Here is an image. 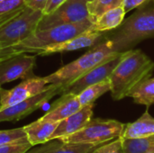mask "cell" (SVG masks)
<instances>
[{"label": "cell", "mask_w": 154, "mask_h": 153, "mask_svg": "<svg viewBox=\"0 0 154 153\" xmlns=\"http://www.w3.org/2000/svg\"><path fill=\"white\" fill-rule=\"evenodd\" d=\"M121 53L113 50L109 41L102 39L81 57L44 78L49 84L59 85L63 88L92 69L118 57Z\"/></svg>", "instance_id": "obj_3"}, {"label": "cell", "mask_w": 154, "mask_h": 153, "mask_svg": "<svg viewBox=\"0 0 154 153\" xmlns=\"http://www.w3.org/2000/svg\"><path fill=\"white\" fill-rule=\"evenodd\" d=\"M102 37H103V32L94 31L90 27L88 30L83 32L82 33L75 36L72 39H69L66 41H63L52 47H49V48H46L44 50L38 51L36 55L46 56V55H51L53 53L71 51V50H76L82 49V48H86V47H90L99 42L102 40Z\"/></svg>", "instance_id": "obj_12"}, {"label": "cell", "mask_w": 154, "mask_h": 153, "mask_svg": "<svg viewBox=\"0 0 154 153\" xmlns=\"http://www.w3.org/2000/svg\"><path fill=\"white\" fill-rule=\"evenodd\" d=\"M125 11L123 5L108 10L103 14L91 26V29L97 32H109L117 28L125 20Z\"/></svg>", "instance_id": "obj_18"}, {"label": "cell", "mask_w": 154, "mask_h": 153, "mask_svg": "<svg viewBox=\"0 0 154 153\" xmlns=\"http://www.w3.org/2000/svg\"><path fill=\"white\" fill-rule=\"evenodd\" d=\"M93 24L90 18L79 23H66L45 30H36L26 39L12 45L15 53H37L38 51L66 41L88 30Z\"/></svg>", "instance_id": "obj_4"}, {"label": "cell", "mask_w": 154, "mask_h": 153, "mask_svg": "<svg viewBox=\"0 0 154 153\" xmlns=\"http://www.w3.org/2000/svg\"><path fill=\"white\" fill-rule=\"evenodd\" d=\"M35 63L36 56L25 52L0 58V86L19 78L24 80L34 77Z\"/></svg>", "instance_id": "obj_9"}, {"label": "cell", "mask_w": 154, "mask_h": 153, "mask_svg": "<svg viewBox=\"0 0 154 153\" xmlns=\"http://www.w3.org/2000/svg\"><path fill=\"white\" fill-rule=\"evenodd\" d=\"M122 53L110 60H107L96 68L92 69L90 71L86 73L85 75L79 78L77 80L73 81L69 85L64 87L62 88L61 94H71V95H79L82 90L87 88L88 87L97 84L98 82H101L103 80L108 79L112 71L119 62L121 59Z\"/></svg>", "instance_id": "obj_11"}, {"label": "cell", "mask_w": 154, "mask_h": 153, "mask_svg": "<svg viewBox=\"0 0 154 153\" xmlns=\"http://www.w3.org/2000/svg\"><path fill=\"white\" fill-rule=\"evenodd\" d=\"M101 145L102 144L64 142L54 139L43 143L38 148L32 149V147L26 153H95Z\"/></svg>", "instance_id": "obj_15"}, {"label": "cell", "mask_w": 154, "mask_h": 153, "mask_svg": "<svg viewBox=\"0 0 154 153\" xmlns=\"http://www.w3.org/2000/svg\"><path fill=\"white\" fill-rule=\"evenodd\" d=\"M124 0H91L87 2V8L89 17L93 23L106 12L119 5H122Z\"/></svg>", "instance_id": "obj_21"}, {"label": "cell", "mask_w": 154, "mask_h": 153, "mask_svg": "<svg viewBox=\"0 0 154 153\" xmlns=\"http://www.w3.org/2000/svg\"><path fill=\"white\" fill-rule=\"evenodd\" d=\"M32 147L28 140H23L0 145V153H26Z\"/></svg>", "instance_id": "obj_24"}, {"label": "cell", "mask_w": 154, "mask_h": 153, "mask_svg": "<svg viewBox=\"0 0 154 153\" xmlns=\"http://www.w3.org/2000/svg\"><path fill=\"white\" fill-rule=\"evenodd\" d=\"M2 90H3V87H0V103H1V98H2Z\"/></svg>", "instance_id": "obj_32"}, {"label": "cell", "mask_w": 154, "mask_h": 153, "mask_svg": "<svg viewBox=\"0 0 154 153\" xmlns=\"http://www.w3.org/2000/svg\"><path fill=\"white\" fill-rule=\"evenodd\" d=\"M152 1H154V0H124L123 6H124L125 13H127L140 6H143Z\"/></svg>", "instance_id": "obj_27"}, {"label": "cell", "mask_w": 154, "mask_h": 153, "mask_svg": "<svg viewBox=\"0 0 154 153\" xmlns=\"http://www.w3.org/2000/svg\"><path fill=\"white\" fill-rule=\"evenodd\" d=\"M14 53L15 52H14L12 45H7L4 42L0 41V58L9 56V55L14 54Z\"/></svg>", "instance_id": "obj_30"}, {"label": "cell", "mask_w": 154, "mask_h": 153, "mask_svg": "<svg viewBox=\"0 0 154 153\" xmlns=\"http://www.w3.org/2000/svg\"><path fill=\"white\" fill-rule=\"evenodd\" d=\"M154 134V118L146 110L136 121L126 124L121 135L124 139H135Z\"/></svg>", "instance_id": "obj_17"}, {"label": "cell", "mask_w": 154, "mask_h": 153, "mask_svg": "<svg viewBox=\"0 0 154 153\" xmlns=\"http://www.w3.org/2000/svg\"><path fill=\"white\" fill-rule=\"evenodd\" d=\"M42 11L25 6L18 14L0 26V41L14 45L37 30Z\"/></svg>", "instance_id": "obj_6"}, {"label": "cell", "mask_w": 154, "mask_h": 153, "mask_svg": "<svg viewBox=\"0 0 154 153\" xmlns=\"http://www.w3.org/2000/svg\"><path fill=\"white\" fill-rule=\"evenodd\" d=\"M66 0H48L46 5L44 7V9L42 10V14H51V12H53L54 10H56Z\"/></svg>", "instance_id": "obj_28"}, {"label": "cell", "mask_w": 154, "mask_h": 153, "mask_svg": "<svg viewBox=\"0 0 154 153\" xmlns=\"http://www.w3.org/2000/svg\"><path fill=\"white\" fill-rule=\"evenodd\" d=\"M154 38V1L138 9L102 39L110 41L113 50L124 52L132 50L139 42Z\"/></svg>", "instance_id": "obj_2"}, {"label": "cell", "mask_w": 154, "mask_h": 153, "mask_svg": "<svg viewBox=\"0 0 154 153\" xmlns=\"http://www.w3.org/2000/svg\"><path fill=\"white\" fill-rule=\"evenodd\" d=\"M154 61L142 50H128L122 52L121 59L112 71L110 92L114 100H122L142 82L151 78Z\"/></svg>", "instance_id": "obj_1"}, {"label": "cell", "mask_w": 154, "mask_h": 153, "mask_svg": "<svg viewBox=\"0 0 154 153\" xmlns=\"http://www.w3.org/2000/svg\"><path fill=\"white\" fill-rule=\"evenodd\" d=\"M123 147L125 153H145L154 148V134L135 139H124Z\"/></svg>", "instance_id": "obj_22"}, {"label": "cell", "mask_w": 154, "mask_h": 153, "mask_svg": "<svg viewBox=\"0 0 154 153\" xmlns=\"http://www.w3.org/2000/svg\"><path fill=\"white\" fill-rule=\"evenodd\" d=\"M48 0H25V5L35 10L42 11Z\"/></svg>", "instance_id": "obj_29"}, {"label": "cell", "mask_w": 154, "mask_h": 153, "mask_svg": "<svg viewBox=\"0 0 154 153\" xmlns=\"http://www.w3.org/2000/svg\"><path fill=\"white\" fill-rule=\"evenodd\" d=\"M23 140H27L23 127L0 131V145Z\"/></svg>", "instance_id": "obj_23"}, {"label": "cell", "mask_w": 154, "mask_h": 153, "mask_svg": "<svg viewBox=\"0 0 154 153\" xmlns=\"http://www.w3.org/2000/svg\"><path fill=\"white\" fill-rule=\"evenodd\" d=\"M89 14L86 0H66L56 10L42 14L37 30H45L66 23H75L88 19Z\"/></svg>", "instance_id": "obj_7"}, {"label": "cell", "mask_w": 154, "mask_h": 153, "mask_svg": "<svg viewBox=\"0 0 154 153\" xmlns=\"http://www.w3.org/2000/svg\"><path fill=\"white\" fill-rule=\"evenodd\" d=\"M62 93V87L51 84L43 92L33 96L24 101L19 102L11 106L0 110V123L14 122L21 120L31 115L35 110L42 107L55 96Z\"/></svg>", "instance_id": "obj_8"}, {"label": "cell", "mask_w": 154, "mask_h": 153, "mask_svg": "<svg viewBox=\"0 0 154 153\" xmlns=\"http://www.w3.org/2000/svg\"><path fill=\"white\" fill-rule=\"evenodd\" d=\"M145 153H154V148L152 149H151V150H149L148 151H146Z\"/></svg>", "instance_id": "obj_31"}, {"label": "cell", "mask_w": 154, "mask_h": 153, "mask_svg": "<svg viewBox=\"0 0 154 153\" xmlns=\"http://www.w3.org/2000/svg\"><path fill=\"white\" fill-rule=\"evenodd\" d=\"M93 108L94 104L84 106L76 113L60 121L57 128L51 137V140L73 134L82 129L92 119Z\"/></svg>", "instance_id": "obj_13"}, {"label": "cell", "mask_w": 154, "mask_h": 153, "mask_svg": "<svg viewBox=\"0 0 154 153\" xmlns=\"http://www.w3.org/2000/svg\"><path fill=\"white\" fill-rule=\"evenodd\" d=\"M86 1H87V2H88V1H91V0H86Z\"/></svg>", "instance_id": "obj_33"}, {"label": "cell", "mask_w": 154, "mask_h": 153, "mask_svg": "<svg viewBox=\"0 0 154 153\" xmlns=\"http://www.w3.org/2000/svg\"><path fill=\"white\" fill-rule=\"evenodd\" d=\"M25 6V0H4L0 2V14L18 12Z\"/></svg>", "instance_id": "obj_26"}, {"label": "cell", "mask_w": 154, "mask_h": 153, "mask_svg": "<svg viewBox=\"0 0 154 153\" xmlns=\"http://www.w3.org/2000/svg\"><path fill=\"white\" fill-rule=\"evenodd\" d=\"M50 85L51 84L46 81L45 78L34 76L31 78L24 79L12 89L6 90L3 88L0 110L15 105L19 102L24 101L45 91L50 87Z\"/></svg>", "instance_id": "obj_10"}, {"label": "cell", "mask_w": 154, "mask_h": 153, "mask_svg": "<svg viewBox=\"0 0 154 153\" xmlns=\"http://www.w3.org/2000/svg\"><path fill=\"white\" fill-rule=\"evenodd\" d=\"M138 105L146 106L149 108L154 105V78H149L139 84L129 96Z\"/></svg>", "instance_id": "obj_19"}, {"label": "cell", "mask_w": 154, "mask_h": 153, "mask_svg": "<svg viewBox=\"0 0 154 153\" xmlns=\"http://www.w3.org/2000/svg\"><path fill=\"white\" fill-rule=\"evenodd\" d=\"M95 153H125L123 147V138L120 136L113 141L102 144Z\"/></svg>", "instance_id": "obj_25"}, {"label": "cell", "mask_w": 154, "mask_h": 153, "mask_svg": "<svg viewBox=\"0 0 154 153\" xmlns=\"http://www.w3.org/2000/svg\"><path fill=\"white\" fill-rule=\"evenodd\" d=\"M125 124L113 119H91L77 133L60 137L58 140L71 143L104 144L120 137L125 130Z\"/></svg>", "instance_id": "obj_5"}, {"label": "cell", "mask_w": 154, "mask_h": 153, "mask_svg": "<svg viewBox=\"0 0 154 153\" xmlns=\"http://www.w3.org/2000/svg\"><path fill=\"white\" fill-rule=\"evenodd\" d=\"M2 1H4V0H0V2H2Z\"/></svg>", "instance_id": "obj_34"}, {"label": "cell", "mask_w": 154, "mask_h": 153, "mask_svg": "<svg viewBox=\"0 0 154 153\" xmlns=\"http://www.w3.org/2000/svg\"><path fill=\"white\" fill-rule=\"evenodd\" d=\"M0 87H1V86H0Z\"/></svg>", "instance_id": "obj_35"}, {"label": "cell", "mask_w": 154, "mask_h": 153, "mask_svg": "<svg viewBox=\"0 0 154 153\" xmlns=\"http://www.w3.org/2000/svg\"><path fill=\"white\" fill-rule=\"evenodd\" d=\"M59 122L38 119L35 122L23 126L27 140L32 145L43 144L51 141V137L57 128Z\"/></svg>", "instance_id": "obj_16"}, {"label": "cell", "mask_w": 154, "mask_h": 153, "mask_svg": "<svg viewBox=\"0 0 154 153\" xmlns=\"http://www.w3.org/2000/svg\"><path fill=\"white\" fill-rule=\"evenodd\" d=\"M62 96L55 101L50 109L44 114L42 119L53 122H60L72 114L79 111L82 106L79 101L77 95L61 94Z\"/></svg>", "instance_id": "obj_14"}, {"label": "cell", "mask_w": 154, "mask_h": 153, "mask_svg": "<svg viewBox=\"0 0 154 153\" xmlns=\"http://www.w3.org/2000/svg\"><path fill=\"white\" fill-rule=\"evenodd\" d=\"M108 91H110L109 78L88 87L78 95V98L81 106H84L87 105L94 104L97 98Z\"/></svg>", "instance_id": "obj_20"}]
</instances>
